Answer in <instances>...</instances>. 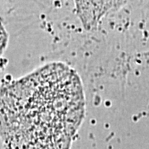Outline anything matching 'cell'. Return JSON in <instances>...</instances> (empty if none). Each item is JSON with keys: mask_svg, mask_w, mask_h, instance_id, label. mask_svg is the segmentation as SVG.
Listing matches in <instances>:
<instances>
[{"mask_svg": "<svg viewBox=\"0 0 149 149\" xmlns=\"http://www.w3.org/2000/svg\"><path fill=\"white\" fill-rule=\"evenodd\" d=\"M80 76L61 62L45 65L1 92L5 149H70L84 120Z\"/></svg>", "mask_w": 149, "mask_h": 149, "instance_id": "obj_1", "label": "cell"}, {"mask_svg": "<svg viewBox=\"0 0 149 149\" xmlns=\"http://www.w3.org/2000/svg\"><path fill=\"white\" fill-rule=\"evenodd\" d=\"M8 40V34L6 32V29L3 23H1V53H3V51H4L6 48L7 43Z\"/></svg>", "mask_w": 149, "mask_h": 149, "instance_id": "obj_2", "label": "cell"}]
</instances>
